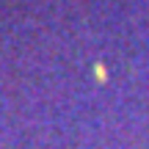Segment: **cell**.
<instances>
[{"label": "cell", "mask_w": 149, "mask_h": 149, "mask_svg": "<svg viewBox=\"0 0 149 149\" xmlns=\"http://www.w3.org/2000/svg\"><path fill=\"white\" fill-rule=\"evenodd\" d=\"M94 74H97V80H100V83H105V80H108V72H105V66H102V64L94 66Z\"/></svg>", "instance_id": "cell-1"}]
</instances>
